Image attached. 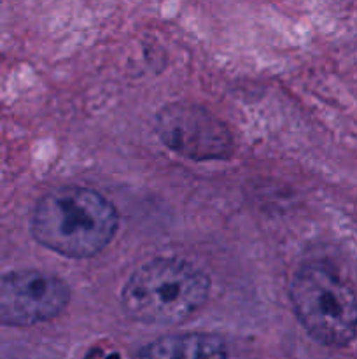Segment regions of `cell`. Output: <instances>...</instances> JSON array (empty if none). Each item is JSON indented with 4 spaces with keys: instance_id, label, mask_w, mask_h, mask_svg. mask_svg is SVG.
<instances>
[{
    "instance_id": "obj_1",
    "label": "cell",
    "mask_w": 357,
    "mask_h": 359,
    "mask_svg": "<svg viewBox=\"0 0 357 359\" xmlns=\"http://www.w3.org/2000/svg\"><path fill=\"white\" fill-rule=\"evenodd\" d=\"M119 228L114 203L93 188L65 184L37 200L30 231L37 244L63 258L90 259L100 255Z\"/></svg>"
},
{
    "instance_id": "obj_2",
    "label": "cell",
    "mask_w": 357,
    "mask_h": 359,
    "mask_svg": "<svg viewBox=\"0 0 357 359\" xmlns=\"http://www.w3.org/2000/svg\"><path fill=\"white\" fill-rule=\"evenodd\" d=\"M210 279L181 258H154L140 265L121 290V307L144 325L177 326L205 307Z\"/></svg>"
},
{
    "instance_id": "obj_3",
    "label": "cell",
    "mask_w": 357,
    "mask_h": 359,
    "mask_svg": "<svg viewBox=\"0 0 357 359\" xmlns=\"http://www.w3.org/2000/svg\"><path fill=\"white\" fill-rule=\"evenodd\" d=\"M289 302L304 332L328 347H346L357 337V298L331 270L303 265L289 283Z\"/></svg>"
},
{
    "instance_id": "obj_4",
    "label": "cell",
    "mask_w": 357,
    "mask_h": 359,
    "mask_svg": "<svg viewBox=\"0 0 357 359\" xmlns=\"http://www.w3.org/2000/svg\"><path fill=\"white\" fill-rule=\"evenodd\" d=\"M156 133L174 153L192 161H220L233 154V135L217 116L189 102H174L156 114Z\"/></svg>"
},
{
    "instance_id": "obj_5",
    "label": "cell",
    "mask_w": 357,
    "mask_h": 359,
    "mask_svg": "<svg viewBox=\"0 0 357 359\" xmlns=\"http://www.w3.org/2000/svg\"><path fill=\"white\" fill-rule=\"evenodd\" d=\"M70 286L59 276L23 269L0 276V325L27 328L58 318L70 304Z\"/></svg>"
},
{
    "instance_id": "obj_6",
    "label": "cell",
    "mask_w": 357,
    "mask_h": 359,
    "mask_svg": "<svg viewBox=\"0 0 357 359\" xmlns=\"http://www.w3.org/2000/svg\"><path fill=\"white\" fill-rule=\"evenodd\" d=\"M226 344L220 337L209 333L168 335L147 344L140 359H226Z\"/></svg>"
},
{
    "instance_id": "obj_7",
    "label": "cell",
    "mask_w": 357,
    "mask_h": 359,
    "mask_svg": "<svg viewBox=\"0 0 357 359\" xmlns=\"http://www.w3.org/2000/svg\"><path fill=\"white\" fill-rule=\"evenodd\" d=\"M107 359H121V358H119L118 354H111V356H108Z\"/></svg>"
}]
</instances>
